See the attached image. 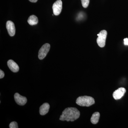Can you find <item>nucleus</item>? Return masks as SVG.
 <instances>
[{
	"mask_svg": "<svg viewBox=\"0 0 128 128\" xmlns=\"http://www.w3.org/2000/svg\"><path fill=\"white\" fill-rule=\"evenodd\" d=\"M80 115V112L77 108H68L62 112V114L60 117V120L73 122L78 119Z\"/></svg>",
	"mask_w": 128,
	"mask_h": 128,
	"instance_id": "nucleus-1",
	"label": "nucleus"
},
{
	"mask_svg": "<svg viewBox=\"0 0 128 128\" xmlns=\"http://www.w3.org/2000/svg\"><path fill=\"white\" fill-rule=\"evenodd\" d=\"M76 103L81 106L89 107L95 103V100L89 96H80L76 99Z\"/></svg>",
	"mask_w": 128,
	"mask_h": 128,
	"instance_id": "nucleus-2",
	"label": "nucleus"
},
{
	"mask_svg": "<svg viewBox=\"0 0 128 128\" xmlns=\"http://www.w3.org/2000/svg\"><path fill=\"white\" fill-rule=\"evenodd\" d=\"M107 35V32L106 30H102L99 33L96 41L98 46L100 48H103L105 46Z\"/></svg>",
	"mask_w": 128,
	"mask_h": 128,
	"instance_id": "nucleus-3",
	"label": "nucleus"
},
{
	"mask_svg": "<svg viewBox=\"0 0 128 128\" xmlns=\"http://www.w3.org/2000/svg\"><path fill=\"white\" fill-rule=\"evenodd\" d=\"M50 45L49 44H44L41 47L38 52V57L40 60H42L44 58L48 52L50 50Z\"/></svg>",
	"mask_w": 128,
	"mask_h": 128,
	"instance_id": "nucleus-4",
	"label": "nucleus"
},
{
	"mask_svg": "<svg viewBox=\"0 0 128 128\" xmlns=\"http://www.w3.org/2000/svg\"><path fill=\"white\" fill-rule=\"evenodd\" d=\"M62 2L61 0H57L54 3L52 6L54 14L55 16H58L62 11Z\"/></svg>",
	"mask_w": 128,
	"mask_h": 128,
	"instance_id": "nucleus-5",
	"label": "nucleus"
},
{
	"mask_svg": "<svg viewBox=\"0 0 128 128\" xmlns=\"http://www.w3.org/2000/svg\"><path fill=\"white\" fill-rule=\"evenodd\" d=\"M14 97L16 103L18 105L23 106L27 102L26 98L21 96L18 93H16L14 95Z\"/></svg>",
	"mask_w": 128,
	"mask_h": 128,
	"instance_id": "nucleus-6",
	"label": "nucleus"
},
{
	"mask_svg": "<svg viewBox=\"0 0 128 128\" xmlns=\"http://www.w3.org/2000/svg\"><path fill=\"white\" fill-rule=\"evenodd\" d=\"M6 28L9 35L13 36L16 34V28L14 22L11 21H7L6 23Z\"/></svg>",
	"mask_w": 128,
	"mask_h": 128,
	"instance_id": "nucleus-7",
	"label": "nucleus"
},
{
	"mask_svg": "<svg viewBox=\"0 0 128 128\" xmlns=\"http://www.w3.org/2000/svg\"><path fill=\"white\" fill-rule=\"evenodd\" d=\"M126 92V90L124 88H120L115 90L113 94V96L115 100H118L123 96Z\"/></svg>",
	"mask_w": 128,
	"mask_h": 128,
	"instance_id": "nucleus-8",
	"label": "nucleus"
},
{
	"mask_svg": "<svg viewBox=\"0 0 128 128\" xmlns=\"http://www.w3.org/2000/svg\"><path fill=\"white\" fill-rule=\"evenodd\" d=\"M7 65L9 68L12 72L16 73L19 71V67L18 65L12 60H9L8 61Z\"/></svg>",
	"mask_w": 128,
	"mask_h": 128,
	"instance_id": "nucleus-9",
	"label": "nucleus"
},
{
	"mask_svg": "<svg viewBox=\"0 0 128 128\" xmlns=\"http://www.w3.org/2000/svg\"><path fill=\"white\" fill-rule=\"evenodd\" d=\"M50 108V105L48 103L43 104L40 108V114L41 115H44L48 113Z\"/></svg>",
	"mask_w": 128,
	"mask_h": 128,
	"instance_id": "nucleus-10",
	"label": "nucleus"
},
{
	"mask_svg": "<svg viewBox=\"0 0 128 128\" xmlns=\"http://www.w3.org/2000/svg\"><path fill=\"white\" fill-rule=\"evenodd\" d=\"M28 22L30 25H36L38 22V19L36 16L34 15H32L28 18Z\"/></svg>",
	"mask_w": 128,
	"mask_h": 128,
	"instance_id": "nucleus-11",
	"label": "nucleus"
},
{
	"mask_svg": "<svg viewBox=\"0 0 128 128\" xmlns=\"http://www.w3.org/2000/svg\"><path fill=\"white\" fill-rule=\"evenodd\" d=\"M100 114L98 112H95L93 114L91 118V122L92 124H96L98 123Z\"/></svg>",
	"mask_w": 128,
	"mask_h": 128,
	"instance_id": "nucleus-12",
	"label": "nucleus"
},
{
	"mask_svg": "<svg viewBox=\"0 0 128 128\" xmlns=\"http://www.w3.org/2000/svg\"><path fill=\"white\" fill-rule=\"evenodd\" d=\"M89 2H90V0H81L82 6L84 8H86L88 7Z\"/></svg>",
	"mask_w": 128,
	"mask_h": 128,
	"instance_id": "nucleus-13",
	"label": "nucleus"
},
{
	"mask_svg": "<svg viewBox=\"0 0 128 128\" xmlns=\"http://www.w3.org/2000/svg\"><path fill=\"white\" fill-rule=\"evenodd\" d=\"M9 128H18V124L15 121L11 122L9 124Z\"/></svg>",
	"mask_w": 128,
	"mask_h": 128,
	"instance_id": "nucleus-14",
	"label": "nucleus"
},
{
	"mask_svg": "<svg viewBox=\"0 0 128 128\" xmlns=\"http://www.w3.org/2000/svg\"><path fill=\"white\" fill-rule=\"evenodd\" d=\"M5 74L3 71L2 70H0V79H2L4 76Z\"/></svg>",
	"mask_w": 128,
	"mask_h": 128,
	"instance_id": "nucleus-15",
	"label": "nucleus"
},
{
	"mask_svg": "<svg viewBox=\"0 0 128 128\" xmlns=\"http://www.w3.org/2000/svg\"><path fill=\"white\" fill-rule=\"evenodd\" d=\"M124 44L125 45H128V38H126L124 39Z\"/></svg>",
	"mask_w": 128,
	"mask_h": 128,
	"instance_id": "nucleus-16",
	"label": "nucleus"
},
{
	"mask_svg": "<svg viewBox=\"0 0 128 128\" xmlns=\"http://www.w3.org/2000/svg\"><path fill=\"white\" fill-rule=\"evenodd\" d=\"M38 0H29V1L32 2H36Z\"/></svg>",
	"mask_w": 128,
	"mask_h": 128,
	"instance_id": "nucleus-17",
	"label": "nucleus"
}]
</instances>
